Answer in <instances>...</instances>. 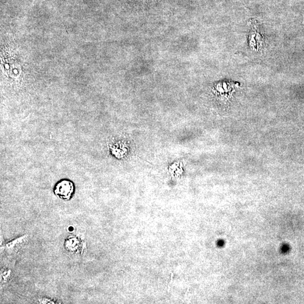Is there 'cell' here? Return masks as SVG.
<instances>
[{
	"instance_id": "6da1fadb",
	"label": "cell",
	"mask_w": 304,
	"mask_h": 304,
	"mask_svg": "<svg viewBox=\"0 0 304 304\" xmlns=\"http://www.w3.org/2000/svg\"><path fill=\"white\" fill-rule=\"evenodd\" d=\"M54 192L59 197L68 200L71 198L74 192V186L71 181L64 180L56 185Z\"/></svg>"
}]
</instances>
